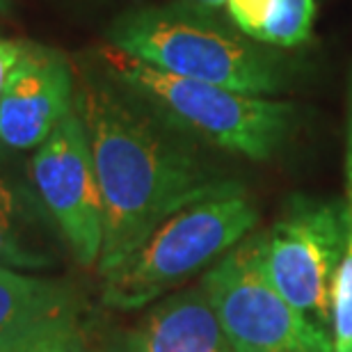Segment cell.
Returning a JSON list of instances; mask_svg holds the SVG:
<instances>
[{"instance_id":"obj_7","label":"cell","mask_w":352,"mask_h":352,"mask_svg":"<svg viewBox=\"0 0 352 352\" xmlns=\"http://www.w3.org/2000/svg\"><path fill=\"white\" fill-rule=\"evenodd\" d=\"M41 206L80 267H98L103 250V199L85 124L72 110L30 160Z\"/></svg>"},{"instance_id":"obj_15","label":"cell","mask_w":352,"mask_h":352,"mask_svg":"<svg viewBox=\"0 0 352 352\" xmlns=\"http://www.w3.org/2000/svg\"><path fill=\"white\" fill-rule=\"evenodd\" d=\"M21 51H23V39H7L0 34V96H3L10 74L21 58Z\"/></svg>"},{"instance_id":"obj_1","label":"cell","mask_w":352,"mask_h":352,"mask_svg":"<svg viewBox=\"0 0 352 352\" xmlns=\"http://www.w3.org/2000/svg\"><path fill=\"white\" fill-rule=\"evenodd\" d=\"M76 65V110L85 124L103 199L105 274L135 252L174 210L224 179L197 142L176 133L103 74L91 58Z\"/></svg>"},{"instance_id":"obj_11","label":"cell","mask_w":352,"mask_h":352,"mask_svg":"<svg viewBox=\"0 0 352 352\" xmlns=\"http://www.w3.org/2000/svg\"><path fill=\"white\" fill-rule=\"evenodd\" d=\"M227 16L245 37L295 51L311 39L316 0H227Z\"/></svg>"},{"instance_id":"obj_3","label":"cell","mask_w":352,"mask_h":352,"mask_svg":"<svg viewBox=\"0 0 352 352\" xmlns=\"http://www.w3.org/2000/svg\"><path fill=\"white\" fill-rule=\"evenodd\" d=\"M91 60L151 115L192 142L265 163L277 156L298 131L300 108L284 98L245 94L181 78L108 44L98 46Z\"/></svg>"},{"instance_id":"obj_4","label":"cell","mask_w":352,"mask_h":352,"mask_svg":"<svg viewBox=\"0 0 352 352\" xmlns=\"http://www.w3.org/2000/svg\"><path fill=\"white\" fill-rule=\"evenodd\" d=\"M258 210L236 181L217 183L158 224L151 236L103 277V302L138 311L163 300L254 234Z\"/></svg>"},{"instance_id":"obj_17","label":"cell","mask_w":352,"mask_h":352,"mask_svg":"<svg viewBox=\"0 0 352 352\" xmlns=\"http://www.w3.org/2000/svg\"><path fill=\"white\" fill-rule=\"evenodd\" d=\"M105 352H129V348H126V343H124V346H117V348H110V350H105Z\"/></svg>"},{"instance_id":"obj_8","label":"cell","mask_w":352,"mask_h":352,"mask_svg":"<svg viewBox=\"0 0 352 352\" xmlns=\"http://www.w3.org/2000/svg\"><path fill=\"white\" fill-rule=\"evenodd\" d=\"M74 108V60L53 46L23 39L21 58L0 96V149H39Z\"/></svg>"},{"instance_id":"obj_12","label":"cell","mask_w":352,"mask_h":352,"mask_svg":"<svg viewBox=\"0 0 352 352\" xmlns=\"http://www.w3.org/2000/svg\"><path fill=\"white\" fill-rule=\"evenodd\" d=\"M69 309H76V305L67 286L0 267V343Z\"/></svg>"},{"instance_id":"obj_6","label":"cell","mask_w":352,"mask_h":352,"mask_svg":"<svg viewBox=\"0 0 352 352\" xmlns=\"http://www.w3.org/2000/svg\"><path fill=\"white\" fill-rule=\"evenodd\" d=\"M199 284L238 352H334L332 334L267 281L254 234L210 265Z\"/></svg>"},{"instance_id":"obj_14","label":"cell","mask_w":352,"mask_h":352,"mask_svg":"<svg viewBox=\"0 0 352 352\" xmlns=\"http://www.w3.org/2000/svg\"><path fill=\"white\" fill-rule=\"evenodd\" d=\"M346 210H348V245L341 265L352 267V67H350V87H348V129H346Z\"/></svg>"},{"instance_id":"obj_2","label":"cell","mask_w":352,"mask_h":352,"mask_svg":"<svg viewBox=\"0 0 352 352\" xmlns=\"http://www.w3.org/2000/svg\"><path fill=\"white\" fill-rule=\"evenodd\" d=\"M105 44L160 72L256 96L284 94L305 76L291 51L258 44L215 12L179 0L119 14Z\"/></svg>"},{"instance_id":"obj_9","label":"cell","mask_w":352,"mask_h":352,"mask_svg":"<svg viewBox=\"0 0 352 352\" xmlns=\"http://www.w3.org/2000/svg\"><path fill=\"white\" fill-rule=\"evenodd\" d=\"M129 352H238L201 284L153 305L133 334Z\"/></svg>"},{"instance_id":"obj_5","label":"cell","mask_w":352,"mask_h":352,"mask_svg":"<svg viewBox=\"0 0 352 352\" xmlns=\"http://www.w3.org/2000/svg\"><path fill=\"white\" fill-rule=\"evenodd\" d=\"M254 241L267 281L314 325L332 334L336 272L348 245L343 197L295 195L270 227L254 231Z\"/></svg>"},{"instance_id":"obj_10","label":"cell","mask_w":352,"mask_h":352,"mask_svg":"<svg viewBox=\"0 0 352 352\" xmlns=\"http://www.w3.org/2000/svg\"><path fill=\"white\" fill-rule=\"evenodd\" d=\"M46 222L51 217L34 190L0 172V267L41 270L53 265Z\"/></svg>"},{"instance_id":"obj_16","label":"cell","mask_w":352,"mask_h":352,"mask_svg":"<svg viewBox=\"0 0 352 352\" xmlns=\"http://www.w3.org/2000/svg\"><path fill=\"white\" fill-rule=\"evenodd\" d=\"M179 3H188L192 7H199V10L215 12V14L227 7V0H179Z\"/></svg>"},{"instance_id":"obj_13","label":"cell","mask_w":352,"mask_h":352,"mask_svg":"<svg viewBox=\"0 0 352 352\" xmlns=\"http://www.w3.org/2000/svg\"><path fill=\"white\" fill-rule=\"evenodd\" d=\"M0 352H91L85 325L76 309L53 316L28 332L0 343Z\"/></svg>"}]
</instances>
